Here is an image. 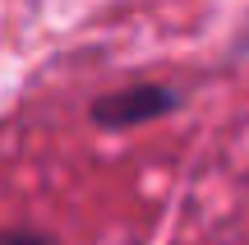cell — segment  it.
<instances>
[{"label": "cell", "mask_w": 249, "mask_h": 245, "mask_svg": "<svg viewBox=\"0 0 249 245\" xmlns=\"http://www.w3.org/2000/svg\"><path fill=\"white\" fill-rule=\"evenodd\" d=\"M176 93L171 88H157V83H134V88H120L111 97H97L92 102V120L107 130H124V125H143V120H157L176 107Z\"/></svg>", "instance_id": "obj_1"}, {"label": "cell", "mask_w": 249, "mask_h": 245, "mask_svg": "<svg viewBox=\"0 0 249 245\" xmlns=\"http://www.w3.org/2000/svg\"><path fill=\"white\" fill-rule=\"evenodd\" d=\"M0 245H51V241L33 236V231H0Z\"/></svg>", "instance_id": "obj_2"}]
</instances>
